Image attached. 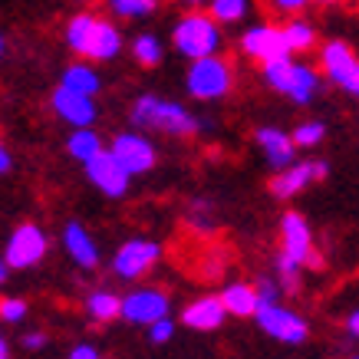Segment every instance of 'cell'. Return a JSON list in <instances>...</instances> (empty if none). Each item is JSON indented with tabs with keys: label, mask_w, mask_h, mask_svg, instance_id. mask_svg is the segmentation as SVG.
Masks as SVG:
<instances>
[{
	"label": "cell",
	"mask_w": 359,
	"mask_h": 359,
	"mask_svg": "<svg viewBox=\"0 0 359 359\" xmlns=\"http://www.w3.org/2000/svg\"><path fill=\"white\" fill-rule=\"evenodd\" d=\"M224 320H228V310L221 304V297L215 294L198 297L182 310V323L188 330H195V333H215V330L224 327Z\"/></svg>",
	"instance_id": "obj_18"
},
{
	"label": "cell",
	"mask_w": 359,
	"mask_h": 359,
	"mask_svg": "<svg viewBox=\"0 0 359 359\" xmlns=\"http://www.w3.org/2000/svg\"><path fill=\"white\" fill-rule=\"evenodd\" d=\"M254 320H257L261 333H267V337L283 343V346H300V343H306V337H310V327H306L304 316L297 313V310H290V306H283V304L257 306Z\"/></svg>",
	"instance_id": "obj_10"
},
{
	"label": "cell",
	"mask_w": 359,
	"mask_h": 359,
	"mask_svg": "<svg viewBox=\"0 0 359 359\" xmlns=\"http://www.w3.org/2000/svg\"><path fill=\"white\" fill-rule=\"evenodd\" d=\"M254 142H257V149L264 152V158H267L273 172H283L287 165L297 162V145L290 139V132L277 129V126H261L254 132Z\"/></svg>",
	"instance_id": "obj_17"
},
{
	"label": "cell",
	"mask_w": 359,
	"mask_h": 359,
	"mask_svg": "<svg viewBox=\"0 0 359 359\" xmlns=\"http://www.w3.org/2000/svg\"><path fill=\"white\" fill-rule=\"evenodd\" d=\"M320 76L359 99V56L346 40H327L320 46Z\"/></svg>",
	"instance_id": "obj_7"
},
{
	"label": "cell",
	"mask_w": 359,
	"mask_h": 359,
	"mask_svg": "<svg viewBox=\"0 0 359 359\" xmlns=\"http://www.w3.org/2000/svg\"><path fill=\"white\" fill-rule=\"evenodd\" d=\"M129 53H132V60H135L139 66L155 69V66L162 63L165 46H162V40H158L155 33H135V36H132V43H129Z\"/></svg>",
	"instance_id": "obj_25"
},
{
	"label": "cell",
	"mask_w": 359,
	"mask_h": 359,
	"mask_svg": "<svg viewBox=\"0 0 359 359\" xmlns=\"http://www.w3.org/2000/svg\"><path fill=\"white\" fill-rule=\"evenodd\" d=\"M4 53H7V40H4V33H0V60H4Z\"/></svg>",
	"instance_id": "obj_42"
},
{
	"label": "cell",
	"mask_w": 359,
	"mask_h": 359,
	"mask_svg": "<svg viewBox=\"0 0 359 359\" xmlns=\"http://www.w3.org/2000/svg\"><path fill=\"white\" fill-rule=\"evenodd\" d=\"M83 168H86L89 185L96 188V191H102L106 198H126V195H129L132 175L126 172L116 158H112L109 149H102V152H99L93 162L83 165Z\"/></svg>",
	"instance_id": "obj_15"
},
{
	"label": "cell",
	"mask_w": 359,
	"mask_h": 359,
	"mask_svg": "<svg viewBox=\"0 0 359 359\" xmlns=\"http://www.w3.org/2000/svg\"><path fill=\"white\" fill-rule=\"evenodd\" d=\"M27 300H20V297H0V320L4 323H23L27 320Z\"/></svg>",
	"instance_id": "obj_29"
},
{
	"label": "cell",
	"mask_w": 359,
	"mask_h": 359,
	"mask_svg": "<svg viewBox=\"0 0 359 359\" xmlns=\"http://www.w3.org/2000/svg\"><path fill=\"white\" fill-rule=\"evenodd\" d=\"M162 261V244L152 238H129L112 254V273L119 280H139Z\"/></svg>",
	"instance_id": "obj_11"
},
{
	"label": "cell",
	"mask_w": 359,
	"mask_h": 359,
	"mask_svg": "<svg viewBox=\"0 0 359 359\" xmlns=\"http://www.w3.org/2000/svg\"><path fill=\"white\" fill-rule=\"evenodd\" d=\"M60 86L96 99L99 89H102V76H99V69L89 63V60H76V63H69L63 73H60Z\"/></svg>",
	"instance_id": "obj_20"
},
{
	"label": "cell",
	"mask_w": 359,
	"mask_h": 359,
	"mask_svg": "<svg viewBox=\"0 0 359 359\" xmlns=\"http://www.w3.org/2000/svg\"><path fill=\"white\" fill-rule=\"evenodd\" d=\"M304 267H320L313 248V231L300 211H287L280 218V254H277V277L280 290L297 294L300 287V271Z\"/></svg>",
	"instance_id": "obj_3"
},
{
	"label": "cell",
	"mask_w": 359,
	"mask_h": 359,
	"mask_svg": "<svg viewBox=\"0 0 359 359\" xmlns=\"http://www.w3.org/2000/svg\"><path fill=\"white\" fill-rule=\"evenodd\" d=\"M238 50L241 56H248L250 63H271V60H280V56H290V50H287V43H283V33L277 23H254V27H248V30L241 33L238 40Z\"/></svg>",
	"instance_id": "obj_13"
},
{
	"label": "cell",
	"mask_w": 359,
	"mask_h": 359,
	"mask_svg": "<svg viewBox=\"0 0 359 359\" xmlns=\"http://www.w3.org/2000/svg\"><path fill=\"white\" fill-rule=\"evenodd\" d=\"M257 287V300H261V306L264 304H280V283L273 280V277H261V280L254 283Z\"/></svg>",
	"instance_id": "obj_30"
},
{
	"label": "cell",
	"mask_w": 359,
	"mask_h": 359,
	"mask_svg": "<svg viewBox=\"0 0 359 359\" xmlns=\"http://www.w3.org/2000/svg\"><path fill=\"white\" fill-rule=\"evenodd\" d=\"M0 359H13L11 356V346H7V339L0 337Z\"/></svg>",
	"instance_id": "obj_40"
},
{
	"label": "cell",
	"mask_w": 359,
	"mask_h": 359,
	"mask_svg": "<svg viewBox=\"0 0 359 359\" xmlns=\"http://www.w3.org/2000/svg\"><path fill=\"white\" fill-rule=\"evenodd\" d=\"M250 0H208V17L218 27H234V23L248 20Z\"/></svg>",
	"instance_id": "obj_26"
},
{
	"label": "cell",
	"mask_w": 359,
	"mask_h": 359,
	"mask_svg": "<svg viewBox=\"0 0 359 359\" xmlns=\"http://www.w3.org/2000/svg\"><path fill=\"white\" fill-rule=\"evenodd\" d=\"M290 139H294L297 149H316L320 142L327 139V126H323L320 119H306L290 132Z\"/></svg>",
	"instance_id": "obj_28"
},
{
	"label": "cell",
	"mask_w": 359,
	"mask_h": 359,
	"mask_svg": "<svg viewBox=\"0 0 359 359\" xmlns=\"http://www.w3.org/2000/svg\"><path fill=\"white\" fill-rule=\"evenodd\" d=\"M218 297H221V304H224V310H228V316H254L257 306H261L257 287H254V283H244V280L228 283Z\"/></svg>",
	"instance_id": "obj_21"
},
{
	"label": "cell",
	"mask_w": 359,
	"mask_h": 359,
	"mask_svg": "<svg viewBox=\"0 0 359 359\" xmlns=\"http://www.w3.org/2000/svg\"><path fill=\"white\" fill-rule=\"evenodd\" d=\"M208 211H211V208L205 205V201H195V205H191V221H195V228H211V215H208Z\"/></svg>",
	"instance_id": "obj_33"
},
{
	"label": "cell",
	"mask_w": 359,
	"mask_h": 359,
	"mask_svg": "<svg viewBox=\"0 0 359 359\" xmlns=\"http://www.w3.org/2000/svg\"><path fill=\"white\" fill-rule=\"evenodd\" d=\"M112 152V158L132 175V178H139V175H149L158 165V149H155V142L139 129H126L119 132L116 139L106 145Z\"/></svg>",
	"instance_id": "obj_9"
},
{
	"label": "cell",
	"mask_w": 359,
	"mask_h": 359,
	"mask_svg": "<svg viewBox=\"0 0 359 359\" xmlns=\"http://www.w3.org/2000/svg\"><path fill=\"white\" fill-rule=\"evenodd\" d=\"M106 7H109L119 20H145V17L155 13L158 0H106Z\"/></svg>",
	"instance_id": "obj_27"
},
{
	"label": "cell",
	"mask_w": 359,
	"mask_h": 359,
	"mask_svg": "<svg viewBox=\"0 0 359 359\" xmlns=\"http://www.w3.org/2000/svg\"><path fill=\"white\" fill-rule=\"evenodd\" d=\"M172 337H175V320H172V316H165V320H158V323H152V327H149V339H152L155 346L168 343Z\"/></svg>",
	"instance_id": "obj_31"
},
{
	"label": "cell",
	"mask_w": 359,
	"mask_h": 359,
	"mask_svg": "<svg viewBox=\"0 0 359 359\" xmlns=\"http://www.w3.org/2000/svg\"><path fill=\"white\" fill-rule=\"evenodd\" d=\"M83 310L93 323H112V320H119L122 316V297L106 290V287H99L93 294L83 300Z\"/></svg>",
	"instance_id": "obj_22"
},
{
	"label": "cell",
	"mask_w": 359,
	"mask_h": 359,
	"mask_svg": "<svg viewBox=\"0 0 359 359\" xmlns=\"http://www.w3.org/2000/svg\"><path fill=\"white\" fill-rule=\"evenodd\" d=\"M63 250L83 271H96L99 267V244L86 231V224H79V221H69L63 228Z\"/></svg>",
	"instance_id": "obj_19"
},
{
	"label": "cell",
	"mask_w": 359,
	"mask_h": 359,
	"mask_svg": "<svg viewBox=\"0 0 359 359\" xmlns=\"http://www.w3.org/2000/svg\"><path fill=\"white\" fill-rule=\"evenodd\" d=\"M271 7L290 20V17H300V13L310 7V0H271Z\"/></svg>",
	"instance_id": "obj_32"
},
{
	"label": "cell",
	"mask_w": 359,
	"mask_h": 359,
	"mask_svg": "<svg viewBox=\"0 0 359 359\" xmlns=\"http://www.w3.org/2000/svg\"><path fill=\"white\" fill-rule=\"evenodd\" d=\"M50 109L56 112V119H63L69 129H93L99 109H96V99L83 96V93H73V89L56 86L50 93Z\"/></svg>",
	"instance_id": "obj_16"
},
{
	"label": "cell",
	"mask_w": 359,
	"mask_h": 359,
	"mask_svg": "<svg viewBox=\"0 0 359 359\" xmlns=\"http://www.w3.org/2000/svg\"><path fill=\"white\" fill-rule=\"evenodd\" d=\"M7 273H11V267H7V261H4V254H0V283H7Z\"/></svg>",
	"instance_id": "obj_39"
},
{
	"label": "cell",
	"mask_w": 359,
	"mask_h": 359,
	"mask_svg": "<svg viewBox=\"0 0 359 359\" xmlns=\"http://www.w3.org/2000/svg\"><path fill=\"white\" fill-rule=\"evenodd\" d=\"M13 168V152L7 149V142H0V175H7Z\"/></svg>",
	"instance_id": "obj_36"
},
{
	"label": "cell",
	"mask_w": 359,
	"mask_h": 359,
	"mask_svg": "<svg viewBox=\"0 0 359 359\" xmlns=\"http://www.w3.org/2000/svg\"><path fill=\"white\" fill-rule=\"evenodd\" d=\"M280 33L290 53H310L316 46V27L304 17H290L287 23H280Z\"/></svg>",
	"instance_id": "obj_23"
},
{
	"label": "cell",
	"mask_w": 359,
	"mask_h": 359,
	"mask_svg": "<svg viewBox=\"0 0 359 359\" xmlns=\"http://www.w3.org/2000/svg\"><path fill=\"white\" fill-rule=\"evenodd\" d=\"M69 359H102V356H99V349L93 343H76L69 349Z\"/></svg>",
	"instance_id": "obj_34"
},
{
	"label": "cell",
	"mask_w": 359,
	"mask_h": 359,
	"mask_svg": "<svg viewBox=\"0 0 359 359\" xmlns=\"http://www.w3.org/2000/svg\"><path fill=\"white\" fill-rule=\"evenodd\" d=\"M221 43H224V33L208 11H188L182 13L172 27V46L175 53H182L188 63L195 60H205V56H218Z\"/></svg>",
	"instance_id": "obj_5"
},
{
	"label": "cell",
	"mask_w": 359,
	"mask_h": 359,
	"mask_svg": "<svg viewBox=\"0 0 359 359\" xmlns=\"http://www.w3.org/2000/svg\"><path fill=\"white\" fill-rule=\"evenodd\" d=\"M102 149H106V145H102V135H99L96 129H73L69 139H66V152H69V158H76L79 165L93 162Z\"/></svg>",
	"instance_id": "obj_24"
},
{
	"label": "cell",
	"mask_w": 359,
	"mask_h": 359,
	"mask_svg": "<svg viewBox=\"0 0 359 359\" xmlns=\"http://www.w3.org/2000/svg\"><path fill=\"white\" fill-rule=\"evenodd\" d=\"M66 46L89 63H109L122 53V30L112 20L99 17V13L79 11L66 20Z\"/></svg>",
	"instance_id": "obj_2"
},
{
	"label": "cell",
	"mask_w": 359,
	"mask_h": 359,
	"mask_svg": "<svg viewBox=\"0 0 359 359\" xmlns=\"http://www.w3.org/2000/svg\"><path fill=\"white\" fill-rule=\"evenodd\" d=\"M349 359H359V356H349Z\"/></svg>",
	"instance_id": "obj_43"
},
{
	"label": "cell",
	"mask_w": 359,
	"mask_h": 359,
	"mask_svg": "<svg viewBox=\"0 0 359 359\" xmlns=\"http://www.w3.org/2000/svg\"><path fill=\"white\" fill-rule=\"evenodd\" d=\"M172 313V300L162 287H135L122 297V320L135 327H152Z\"/></svg>",
	"instance_id": "obj_12"
},
{
	"label": "cell",
	"mask_w": 359,
	"mask_h": 359,
	"mask_svg": "<svg viewBox=\"0 0 359 359\" xmlns=\"http://www.w3.org/2000/svg\"><path fill=\"white\" fill-rule=\"evenodd\" d=\"M46 343H50V339H46V333H40V330H33V333H27V337H23V346L30 349V353H40Z\"/></svg>",
	"instance_id": "obj_35"
},
{
	"label": "cell",
	"mask_w": 359,
	"mask_h": 359,
	"mask_svg": "<svg viewBox=\"0 0 359 359\" xmlns=\"http://www.w3.org/2000/svg\"><path fill=\"white\" fill-rule=\"evenodd\" d=\"M234 83H238V69L228 56H205V60H195L188 63L185 73V93L195 102H221L234 93Z\"/></svg>",
	"instance_id": "obj_6"
},
{
	"label": "cell",
	"mask_w": 359,
	"mask_h": 359,
	"mask_svg": "<svg viewBox=\"0 0 359 359\" xmlns=\"http://www.w3.org/2000/svg\"><path fill=\"white\" fill-rule=\"evenodd\" d=\"M129 122L132 129L139 132H162V135H172V139H191L205 129V119L195 116V112L175 102L168 96H155V93H145L132 102L129 109Z\"/></svg>",
	"instance_id": "obj_1"
},
{
	"label": "cell",
	"mask_w": 359,
	"mask_h": 359,
	"mask_svg": "<svg viewBox=\"0 0 359 359\" xmlns=\"http://www.w3.org/2000/svg\"><path fill=\"white\" fill-rule=\"evenodd\" d=\"M343 327H346V333H349L353 339H359V310L346 313V323H343Z\"/></svg>",
	"instance_id": "obj_37"
},
{
	"label": "cell",
	"mask_w": 359,
	"mask_h": 359,
	"mask_svg": "<svg viewBox=\"0 0 359 359\" xmlns=\"http://www.w3.org/2000/svg\"><path fill=\"white\" fill-rule=\"evenodd\" d=\"M310 4H323V7H333V4H343V0H310Z\"/></svg>",
	"instance_id": "obj_41"
},
{
	"label": "cell",
	"mask_w": 359,
	"mask_h": 359,
	"mask_svg": "<svg viewBox=\"0 0 359 359\" xmlns=\"http://www.w3.org/2000/svg\"><path fill=\"white\" fill-rule=\"evenodd\" d=\"M330 175V165L323 158H313V162H294L287 165L283 172H277L271 178V195L287 201V198H297L304 188H310L313 182H323Z\"/></svg>",
	"instance_id": "obj_14"
},
{
	"label": "cell",
	"mask_w": 359,
	"mask_h": 359,
	"mask_svg": "<svg viewBox=\"0 0 359 359\" xmlns=\"http://www.w3.org/2000/svg\"><path fill=\"white\" fill-rule=\"evenodd\" d=\"M46 250H50V238H46V231L40 224H33V221H23L17 228L11 231V238L4 244V261L11 271H30L36 264L46 257Z\"/></svg>",
	"instance_id": "obj_8"
},
{
	"label": "cell",
	"mask_w": 359,
	"mask_h": 359,
	"mask_svg": "<svg viewBox=\"0 0 359 359\" xmlns=\"http://www.w3.org/2000/svg\"><path fill=\"white\" fill-rule=\"evenodd\" d=\"M178 4H185L188 11H201V4H208V0H178Z\"/></svg>",
	"instance_id": "obj_38"
},
{
	"label": "cell",
	"mask_w": 359,
	"mask_h": 359,
	"mask_svg": "<svg viewBox=\"0 0 359 359\" xmlns=\"http://www.w3.org/2000/svg\"><path fill=\"white\" fill-rule=\"evenodd\" d=\"M261 79L273 93L287 96L294 106H310L320 93V69H313L310 63H300L294 56H280L271 63L261 66Z\"/></svg>",
	"instance_id": "obj_4"
}]
</instances>
